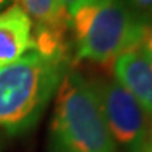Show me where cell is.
Returning a JSON list of instances; mask_svg holds the SVG:
<instances>
[{
	"label": "cell",
	"instance_id": "obj_7",
	"mask_svg": "<svg viewBox=\"0 0 152 152\" xmlns=\"http://www.w3.org/2000/svg\"><path fill=\"white\" fill-rule=\"evenodd\" d=\"M27 13L31 21L39 26L69 30L71 16L61 0H14Z\"/></svg>",
	"mask_w": 152,
	"mask_h": 152
},
{
	"label": "cell",
	"instance_id": "obj_11",
	"mask_svg": "<svg viewBox=\"0 0 152 152\" xmlns=\"http://www.w3.org/2000/svg\"><path fill=\"white\" fill-rule=\"evenodd\" d=\"M142 48L145 49L148 54L152 56V26L148 28L147 35H145L144 41H142Z\"/></svg>",
	"mask_w": 152,
	"mask_h": 152
},
{
	"label": "cell",
	"instance_id": "obj_10",
	"mask_svg": "<svg viewBox=\"0 0 152 152\" xmlns=\"http://www.w3.org/2000/svg\"><path fill=\"white\" fill-rule=\"evenodd\" d=\"M61 1H62V4L65 6L66 11L69 13V16H72L86 0H61Z\"/></svg>",
	"mask_w": 152,
	"mask_h": 152
},
{
	"label": "cell",
	"instance_id": "obj_3",
	"mask_svg": "<svg viewBox=\"0 0 152 152\" xmlns=\"http://www.w3.org/2000/svg\"><path fill=\"white\" fill-rule=\"evenodd\" d=\"M149 27L124 0H96L86 34L76 44V55L99 64L114 62L121 54L141 47Z\"/></svg>",
	"mask_w": 152,
	"mask_h": 152
},
{
	"label": "cell",
	"instance_id": "obj_9",
	"mask_svg": "<svg viewBox=\"0 0 152 152\" xmlns=\"http://www.w3.org/2000/svg\"><path fill=\"white\" fill-rule=\"evenodd\" d=\"M127 7L140 20L152 26V0H124Z\"/></svg>",
	"mask_w": 152,
	"mask_h": 152
},
{
	"label": "cell",
	"instance_id": "obj_5",
	"mask_svg": "<svg viewBox=\"0 0 152 152\" xmlns=\"http://www.w3.org/2000/svg\"><path fill=\"white\" fill-rule=\"evenodd\" d=\"M114 79L152 115V56L141 47L121 54L113 62Z\"/></svg>",
	"mask_w": 152,
	"mask_h": 152
},
{
	"label": "cell",
	"instance_id": "obj_2",
	"mask_svg": "<svg viewBox=\"0 0 152 152\" xmlns=\"http://www.w3.org/2000/svg\"><path fill=\"white\" fill-rule=\"evenodd\" d=\"M48 152H118L90 82L68 71L55 94Z\"/></svg>",
	"mask_w": 152,
	"mask_h": 152
},
{
	"label": "cell",
	"instance_id": "obj_1",
	"mask_svg": "<svg viewBox=\"0 0 152 152\" xmlns=\"http://www.w3.org/2000/svg\"><path fill=\"white\" fill-rule=\"evenodd\" d=\"M68 68L69 61L48 59L35 51L0 68V131L18 137L33 130Z\"/></svg>",
	"mask_w": 152,
	"mask_h": 152
},
{
	"label": "cell",
	"instance_id": "obj_6",
	"mask_svg": "<svg viewBox=\"0 0 152 152\" xmlns=\"http://www.w3.org/2000/svg\"><path fill=\"white\" fill-rule=\"evenodd\" d=\"M33 51V21L18 4L0 11V68Z\"/></svg>",
	"mask_w": 152,
	"mask_h": 152
},
{
	"label": "cell",
	"instance_id": "obj_13",
	"mask_svg": "<svg viewBox=\"0 0 152 152\" xmlns=\"http://www.w3.org/2000/svg\"><path fill=\"white\" fill-rule=\"evenodd\" d=\"M144 152H152V140L147 144V147H145V149H144Z\"/></svg>",
	"mask_w": 152,
	"mask_h": 152
},
{
	"label": "cell",
	"instance_id": "obj_8",
	"mask_svg": "<svg viewBox=\"0 0 152 152\" xmlns=\"http://www.w3.org/2000/svg\"><path fill=\"white\" fill-rule=\"evenodd\" d=\"M68 30L35 24L33 30V51L44 58L68 61L69 45L66 39Z\"/></svg>",
	"mask_w": 152,
	"mask_h": 152
},
{
	"label": "cell",
	"instance_id": "obj_12",
	"mask_svg": "<svg viewBox=\"0 0 152 152\" xmlns=\"http://www.w3.org/2000/svg\"><path fill=\"white\" fill-rule=\"evenodd\" d=\"M10 1L11 0H0V9H3V7H6V6H9Z\"/></svg>",
	"mask_w": 152,
	"mask_h": 152
},
{
	"label": "cell",
	"instance_id": "obj_4",
	"mask_svg": "<svg viewBox=\"0 0 152 152\" xmlns=\"http://www.w3.org/2000/svg\"><path fill=\"white\" fill-rule=\"evenodd\" d=\"M115 145L124 152H144L152 138L149 114L115 79L89 80Z\"/></svg>",
	"mask_w": 152,
	"mask_h": 152
}]
</instances>
